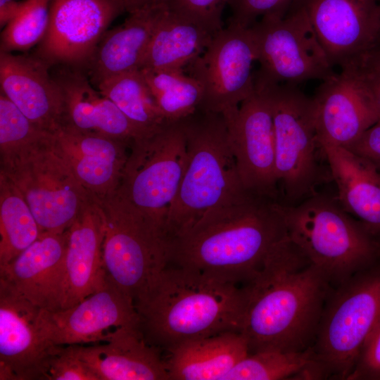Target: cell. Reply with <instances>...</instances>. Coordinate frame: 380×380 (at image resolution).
Here are the masks:
<instances>
[{"instance_id": "obj_1", "label": "cell", "mask_w": 380, "mask_h": 380, "mask_svg": "<svg viewBox=\"0 0 380 380\" xmlns=\"http://www.w3.org/2000/svg\"><path fill=\"white\" fill-rule=\"evenodd\" d=\"M245 288L239 332L247 341L249 353L298 352L312 346L334 287L288 235Z\"/></svg>"}, {"instance_id": "obj_2", "label": "cell", "mask_w": 380, "mask_h": 380, "mask_svg": "<svg viewBox=\"0 0 380 380\" xmlns=\"http://www.w3.org/2000/svg\"><path fill=\"white\" fill-rule=\"evenodd\" d=\"M286 236L281 203L246 190L170 240L167 264L246 284Z\"/></svg>"}, {"instance_id": "obj_3", "label": "cell", "mask_w": 380, "mask_h": 380, "mask_svg": "<svg viewBox=\"0 0 380 380\" xmlns=\"http://www.w3.org/2000/svg\"><path fill=\"white\" fill-rule=\"evenodd\" d=\"M239 284L167 264L134 302L139 329L167 352L187 341L239 331L246 299Z\"/></svg>"}, {"instance_id": "obj_4", "label": "cell", "mask_w": 380, "mask_h": 380, "mask_svg": "<svg viewBox=\"0 0 380 380\" xmlns=\"http://www.w3.org/2000/svg\"><path fill=\"white\" fill-rule=\"evenodd\" d=\"M182 120L189 157L167 219V243L188 230L207 211L246 191L224 115L198 108Z\"/></svg>"}, {"instance_id": "obj_5", "label": "cell", "mask_w": 380, "mask_h": 380, "mask_svg": "<svg viewBox=\"0 0 380 380\" xmlns=\"http://www.w3.org/2000/svg\"><path fill=\"white\" fill-rule=\"evenodd\" d=\"M287 235L333 287L380 262V241L331 196L281 203Z\"/></svg>"}, {"instance_id": "obj_6", "label": "cell", "mask_w": 380, "mask_h": 380, "mask_svg": "<svg viewBox=\"0 0 380 380\" xmlns=\"http://www.w3.org/2000/svg\"><path fill=\"white\" fill-rule=\"evenodd\" d=\"M380 321V262L334 287L325 303L313 357L323 379H347Z\"/></svg>"}, {"instance_id": "obj_7", "label": "cell", "mask_w": 380, "mask_h": 380, "mask_svg": "<svg viewBox=\"0 0 380 380\" xmlns=\"http://www.w3.org/2000/svg\"><path fill=\"white\" fill-rule=\"evenodd\" d=\"M255 84L265 92L272 110L276 146V172L286 201L296 205L312 196L320 184L331 179L319 160L314 103L297 85Z\"/></svg>"}, {"instance_id": "obj_8", "label": "cell", "mask_w": 380, "mask_h": 380, "mask_svg": "<svg viewBox=\"0 0 380 380\" xmlns=\"http://www.w3.org/2000/svg\"><path fill=\"white\" fill-rule=\"evenodd\" d=\"M0 159V172L23 195L41 234L65 232L92 197L53 146L49 132Z\"/></svg>"}, {"instance_id": "obj_9", "label": "cell", "mask_w": 380, "mask_h": 380, "mask_svg": "<svg viewBox=\"0 0 380 380\" xmlns=\"http://www.w3.org/2000/svg\"><path fill=\"white\" fill-rule=\"evenodd\" d=\"M188 157L182 120L166 121L130 144L118 191L150 217L165 236L167 216L186 170Z\"/></svg>"}, {"instance_id": "obj_10", "label": "cell", "mask_w": 380, "mask_h": 380, "mask_svg": "<svg viewBox=\"0 0 380 380\" xmlns=\"http://www.w3.org/2000/svg\"><path fill=\"white\" fill-rule=\"evenodd\" d=\"M99 202L106 224L103 268L134 303L167 264L166 238L150 217L118 191Z\"/></svg>"}, {"instance_id": "obj_11", "label": "cell", "mask_w": 380, "mask_h": 380, "mask_svg": "<svg viewBox=\"0 0 380 380\" xmlns=\"http://www.w3.org/2000/svg\"><path fill=\"white\" fill-rule=\"evenodd\" d=\"M250 29L260 64L255 80L298 85L336 74L300 4L295 3L282 17L263 16Z\"/></svg>"}, {"instance_id": "obj_12", "label": "cell", "mask_w": 380, "mask_h": 380, "mask_svg": "<svg viewBox=\"0 0 380 380\" xmlns=\"http://www.w3.org/2000/svg\"><path fill=\"white\" fill-rule=\"evenodd\" d=\"M255 61L250 27L227 26L215 34L203 53L187 66L203 88L198 108L223 114L238 108L255 90Z\"/></svg>"}, {"instance_id": "obj_13", "label": "cell", "mask_w": 380, "mask_h": 380, "mask_svg": "<svg viewBox=\"0 0 380 380\" xmlns=\"http://www.w3.org/2000/svg\"><path fill=\"white\" fill-rule=\"evenodd\" d=\"M125 11V0H51L46 32L32 55L51 69L86 72L108 26Z\"/></svg>"}, {"instance_id": "obj_14", "label": "cell", "mask_w": 380, "mask_h": 380, "mask_svg": "<svg viewBox=\"0 0 380 380\" xmlns=\"http://www.w3.org/2000/svg\"><path fill=\"white\" fill-rule=\"evenodd\" d=\"M222 115L243 188L277 201L274 129L265 92L255 84L251 96Z\"/></svg>"}, {"instance_id": "obj_15", "label": "cell", "mask_w": 380, "mask_h": 380, "mask_svg": "<svg viewBox=\"0 0 380 380\" xmlns=\"http://www.w3.org/2000/svg\"><path fill=\"white\" fill-rule=\"evenodd\" d=\"M42 310L0 282V380L45 379L63 346L47 337Z\"/></svg>"}, {"instance_id": "obj_16", "label": "cell", "mask_w": 380, "mask_h": 380, "mask_svg": "<svg viewBox=\"0 0 380 380\" xmlns=\"http://www.w3.org/2000/svg\"><path fill=\"white\" fill-rule=\"evenodd\" d=\"M331 63L357 65L380 42L379 0H298Z\"/></svg>"}, {"instance_id": "obj_17", "label": "cell", "mask_w": 380, "mask_h": 380, "mask_svg": "<svg viewBox=\"0 0 380 380\" xmlns=\"http://www.w3.org/2000/svg\"><path fill=\"white\" fill-rule=\"evenodd\" d=\"M42 320L49 339L59 346L96 343L120 328H139L132 300L107 275L100 288L77 304L57 310L42 309Z\"/></svg>"}, {"instance_id": "obj_18", "label": "cell", "mask_w": 380, "mask_h": 380, "mask_svg": "<svg viewBox=\"0 0 380 380\" xmlns=\"http://www.w3.org/2000/svg\"><path fill=\"white\" fill-rule=\"evenodd\" d=\"M312 99L319 142L348 148L379 120L359 65L322 81Z\"/></svg>"}, {"instance_id": "obj_19", "label": "cell", "mask_w": 380, "mask_h": 380, "mask_svg": "<svg viewBox=\"0 0 380 380\" xmlns=\"http://www.w3.org/2000/svg\"><path fill=\"white\" fill-rule=\"evenodd\" d=\"M50 133L53 146L89 194L101 201L116 193L131 142L64 124Z\"/></svg>"}, {"instance_id": "obj_20", "label": "cell", "mask_w": 380, "mask_h": 380, "mask_svg": "<svg viewBox=\"0 0 380 380\" xmlns=\"http://www.w3.org/2000/svg\"><path fill=\"white\" fill-rule=\"evenodd\" d=\"M66 247V231L42 233L14 260L0 266V282L42 309H61Z\"/></svg>"}, {"instance_id": "obj_21", "label": "cell", "mask_w": 380, "mask_h": 380, "mask_svg": "<svg viewBox=\"0 0 380 380\" xmlns=\"http://www.w3.org/2000/svg\"><path fill=\"white\" fill-rule=\"evenodd\" d=\"M44 62L31 55L0 51V92L39 128L63 122L61 90Z\"/></svg>"}, {"instance_id": "obj_22", "label": "cell", "mask_w": 380, "mask_h": 380, "mask_svg": "<svg viewBox=\"0 0 380 380\" xmlns=\"http://www.w3.org/2000/svg\"><path fill=\"white\" fill-rule=\"evenodd\" d=\"M105 217L100 202L92 196L66 230L64 287L61 309L70 308L104 283L103 265Z\"/></svg>"}, {"instance_id": "obj_23", "label": "cell", "mask_w": 380, "mask_h": 380, "mask_svg": "<svg viewBox=\"0 0 380 380\" xmlns=\"http://www.w3.org/2000/svg\"><path fill=\"white\" fill-rule=\"evenodd\" d=\"M71 346L98 380H169L160 350L139 328H120L103 341Z\"/></svg>"}, {"instance_id": "obj_24", "label": "cell", "mask_w": 380, "mask_h": 380, "mask_svg": "<svg viewBox=\"0 0 380 380\" xmlns=\"http://www.w3.org/2000/svg\"><path fill=\"white\" fill-rule=\"evenodd\" d=\"M54 68L52 75L63 99L62 124L131 143L146 135L111 100L93 87L85 72L68 67Z\"/></svg>"}, {"instance_id": "obj_25", "label": "cell", "mask_w": 380, "mask_h": 380, "mask_svg": "<svg viewBox=\"0 0 380 380\" xmlns=\"http://www.w3.org/2000/svg\"><path fill=\"white\" fill-rule=\"evenodd\" d=\"M165 9L163 0H155L129 13L122 24L106 32L86 70L95 87L111 77L140 69Z\"/></svg>"}, {"instance_id": "obj_26", "label": "cell", "mask_w": 380, "mask_h": 380, "mask_svg": "<svg viewBox=\"0 0 380 380\" xmlns=\"http://www.w3.org/2000/svg\"><path fill=\"white\" fill-rule=\"evenodd\" d=\"M338 201L380 241V170L351 151L319 141Z\"/></svg>"}, {"instance_id": "obj_27", "label": "cell", "mask_w": 380, "mask_h": 380, "mask_svg": "<svg viewBox=\"0 0 380 380\" xmlns=\"http://www.w3.org/2000/svg\"><path fill=\"white\" fill-rule=\"evenodd\" d=\"M169 380H222L249 354L239 331H226L185 341L167 352Z\"/></svg>"}, {"instance_id": "obj_28", "label": "cell", "mask_w": 380, "mask_h": 380, "mask_svg": "<svg viewBox=\"0 0 380 380\" xmlns=\"http://www.w3.org/2000/svg\"><path fill=\"white\" fill-rule=\"evenodd\" d=\"M213 35L172 13L165 5L139 70H183L203 53Z\"/></svg>"}, {"instance_id": "obj_29", "label": "cell", "mask_w": 380, "mask_h": 380, "mask_svg": "<svg viewBox=\"0 0 380 380\" xmlns=\"http://www.w3.org/2000/svg\"><path fill=\"white\" fill-rule=\"evenodd\" d=\"M320 379L310 347L298 352L270 350L249 353L222 380Z\"/></svg>"}, {"instance_id": "obj_30", "label": "cell", "mask_w": 380, "mask_h": 380, "mask_svg": "<svg viewBox=\"0 0 380 380\" xmlns=\"http://www.w3.org/2000/svg\"><path fill=\"white\" fill-rule=\"evenodd\" d=\"M40 234L39 225L23 195L0 172V266L14 260Z\"/></svg>"}, {"instance_id": "obj_31", "label": "cell", "mask_w": 380, "mask_h": 380, "mask_svg": "<svg viewBox=\"0 0 380 380\" xmlns=\"http://www.w3.org/2000/svg\"><path fill=\"white\" fill-rule=\"evenodd\" d=\"M95 87L145 134L153 132L166 122L139 70L111 77Z\"/></svg>"}, {"instance_id": "obj_32", "label": "cell", "mask_w": 380, "mask_h": 380, "mask_svg": "<svg viewBox=\"0 0 380 380\" xmlns=\"http://www.w3.org/2000/svg\"><path fill=\"white\" fill-rule=\"evenodd\" d=\"M160 114L166 121H177L198 108L203 88L182 70H139Z\"/></svg>"}, {"instance_id": "obj_33", "label": "cell", "mask_w": 380, "mask_h": 380, "mask_svg": "<svg viewBox=\"0 0 380 380\" xmlns=\"http://www.w3.org/2000/svg\"><path fill=\"white\" fill-rule=\"evenodd\" d=\"M51 0H24L20 11L1 32L0 51H26L44 37Z\"/></svg>"}, {"instance_id": "obj_34", "label": "cell", "mask_w": 380, "mask_h": 380, "mask_svg": "<svg viewBox=\"0 0 380 380\" xmlns=\"http://www.w3.org/2000/svg\"><path fill=\"white\" fill-rule=\"evenodd\" d=\"M46 132L0 92V158L11 155Z\"/></svg>"}, {"instance_id": "obj_35", "label": "cell", "mask_w": 380, "mask_h": 380, "mask_svg": "<svg viewBox=\"0 0 380 380\" xmlns=\"http://www.w3.org/2000/svg\"><path fill=\"white\" fill-rule=\"evenodd\" d=\"M167 9L213 34L223 29L222 15L229 0H163Z\"/></svg>"}, {"instance_id": "obj_36", "label": "cell", "mask_w": 380, "mask_h": 380, "mask_svg": "<svg viewBox=\"0 0 380 380\" xmlns=\"http://www.w3.org/2000/svg\"><path fill=\"white\" fill-rule=\"evenodd\" d=\"M298 0H229L231 15L228 25L250 27L265 15L282 17Z\"/></svg>"}, {"instance_id": "obj_37", "label": "cell", "mask_w": 380, "mask_h": 380, "mask_svg": "<svg viewBox=\"0 0 380 380\" xmlns=\"http://www.w3.org/2000/svg\"><path fill=\"white\" fill-rule=\"evenodd\" d=\"M46 380H98L72 346H63L51 361Z\"/></svg>"}, {"instance_id": "obj_38", "label": "cell", "mask_w": 380, "mask_h": 380, "mask_svg": "<svg viewBox=\"0 0 380 380\" xmlns=\"http://www.w3.org/2000/svg\"><path fill=\"white\" fill-rule=\"evenodd\" d=\"M348 380H380V321L367 340Z\"/></svg>"}, {"instance_id": "obj_39", "label": "cell", "mask_w": 380, "mask_h": 380, "mask_svg": "<svg viewBox=\"0 0 380 380\" xmlns=\"http://www.w3.org/2000/svg\"><path fill=\"white\" fill-rule=\"evenodd\" d=\"M346 148L365 158L380 170V119Z\"/></svg>"}, {"instance_id": "obj_40", "label": "cell", "mask_w": 380, "mask_h": 380, "mask_svg": "<svg viewBox=\"0 0 380 380\" xmlns=\"http://www.w3.org/2000/svg\"><path fill=\"white\" fill-rule=\"evenodd\" d=\"M23 1L0 0V25L5 27L20 11Z\"/></svg>"}, {"instance_id": "obj_41", "label": "cell", "mask_w": 380, "mask_h": 380, "mask_svg": "<svg viewBox=\"0 0 380 380\" xmlns=\"http://www.w3.org/2000/svg\"><path fill=\"white\" fill-rule=\"evenodd\" d=\"M360 68L364 73L380 119V72L368 71L361 67Z\"/></svg>"}, {"instance_id": "obj_42", "label": "cell", "mask_w": 380, "mask_h": 380, "mask_svg": "<svg viewBox=\"0 0 380 380\" xmlns=\"http://www.w3.org/2000/svg\"><path fill=\"white\" fill-rule=\"evenodd\" d=\"M359 65L366 70L380 72V42L362 58Z\"/></svg>"}, {"instance_id": "obj_43", "label": "cell", "mask_w": 380, "mask_h": 380, "mask_svg": "<svg viewBox=\"0 0 380 380\" xmlns=\"http://www.w3.org/2000/svg\"><path fill=\"white\" fill-rule=\"evenodd\" d=\"M155 0H125L126 11L132 13Z\"/></svg>"}, {"instance_id": "obj_44", "label": "cell", "mask_w": 380, "mask_h": 380, "mask_svg": "<svg viewBox=\"0 0 380 380\" xmlns=\"http://www.w3.org/2000/svg\"><path fill=\"white\" fill-rule=\"evenodd\" d=\"M379 6H380V0H379Z\"/></svg>"}]
</instances>
